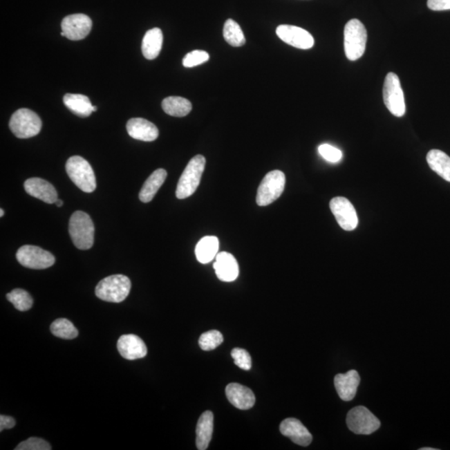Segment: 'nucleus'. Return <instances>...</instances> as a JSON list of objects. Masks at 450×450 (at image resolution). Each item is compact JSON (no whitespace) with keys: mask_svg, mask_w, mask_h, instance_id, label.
Listing matches in <instances>:
<instances>
[{"mask_svg":"<svg viewBox=\"0 0 450 450\" xmlns=\"http://www.w3.org/2000/svg\"><path fill=\"white\" fill-rule=\"evenodd\" d=\"M60 35H62L63 37H66V34H64L63 31L62 32V33H60Z\"/></svg>","mask_w":450,"mask_h":450,"instance_id":"nucleus-42","label":"nucleus"},{"mask_svg":"<svg viewBox=\"0 0 450 450\" xmlns=\"http://www.w3.org/2000/svg\"><path fill=\"white\" fill-rule=\"evenodd\" d=\"M50 330L56 337L64 339H74L79 335L74 324L66 319L55 320L51 324Z\"/></svg>","mask_w":450,"mask_h":450,"instance_id":"nucleus-29","label":"nucleus"},{"mask_svg":"<svg viewBox=\"0 0 450 450\" xmlns=\"http://www.w3.org/2000/svg\"><path fill=\"white\" fill-rule=\"evenodd\" d=\"M209 59V55L204 50H194L185 56L183 66L193 68L204 64Z\"/></svg>","mask_w":450,"mask_h":450,"instance_id":"nucleus-33","label":"nucleus"},{"mask_svg":"<svg viewBox=\"0 0 450 450\" xmlns=\"http://www.w3.org/2000/svg\"><path fill=\"white\" fill-rule=\"evenodd\" d=\"M220 249V241L216 236H205L198 241L196 248L198 261L209 263L216 259Z\"/></svg>","mask_w":450,"mask_h":450,"instance_id":"nucleus-24","label":"nucleus"},{"mask_svg":"<svg viewBox=\"0 0 450 450\" xmlns=\"http://www.w3.org/2000/svg\"><path fill=\"white\" fill-rule=\"evenodd\" d=\"M226 396L229 402L238 409H250L255 404V396L252 391L244 385L232 383L227 385Z\"/></svg>","mask_w":450,"mask_h":450,"instance_id":"nucleus-17","label":"nucleus"},{"mask_svg":"<svg viewBox=\"0 0 450 450\" xmlns=\"http://www.w3.org/2000/svg\"><path fill=\"white\" fill-rule=\"evenodd\" d=\"M429 167L444 180L450 182V157L439 149H432L428 153Z\"/></svg>","mask_w":450,"mask_h":450,"instance_id":"nucleus-25","label":"nucleus"},{"mask_svg":"<svg viewBox=\"0 0 450 450\" xmlns=\"http://www.w3.org/2000/svg\"><path fill=\"white\" fill-rule=\"evenodd\" d=\"M167 178V172L164 169L156 170L148 178L140 192V200L143 203L151 201Z\"/></svg>","mask_w":450,"mask_h":450,"instance_id":"nucleus-23","label":"nucleus"},{"mask_svg":"<svg viewBox=\"0 0 450 450\" xmlns=\"http://www.w3.org/2000/svg\"><path fill=\"white\" fill-rule=\"evenodd\" d=\"M435 449H433V448H422V449H420V450H435Z\"/></svg>","mask_w":450,"mask_h":450,"instance_id":"nucleus-40","label":"nucleus"},{"mask_svg":"<svg viewBox=\"0 0 450 450\" xmlns=\"http://www.w3.org/2000/svg\"><path fill=\"white\" fill-rule=\"evenodd\" d=\"M127 131L133 139L151 142L159 137V129L150 121L142 118H133L128 121Z\"/></svg>","mask_w":450,"mask_h":450,"instance_id":"nucleus-18","label":"nucleus"},{"mask_svg":"<svg viewBox=\"0 0 450 450\" xmlns=\"http://www.w3.org/2000/svg\"><path fill=\"white\" fill-rule=\"evenodd\" d=\"M20 265L28 269H48L55 263V258L48 251L34 245H24L16 254Z\"/></svg>","mask_w":450,"mask_h":450,"instance_id":"nucleus-10","label":"nucleus"},{"mask_svg":"<svg viewBox=\"0 0 450 450\" xmlns=\"http://www.w3.org/2000/svg\"><path fill=\"white\" fill-rule=\"evenodd\" d=\"M276 34L283 42L300 50H310L315 46L313 36L302 28L282 24L276 28Z\"/></svg>","mask_w":450,"mask_h":450,"instance_id":"nucleus-12","label":"nucleus"},{"mask_svg":"<svg viewBox=\"0 0 450 450\" xmlns=\"http://www.w3.org/2000/svg\"><path fill=\"white\" fill-rule=\"evenodd\" d=\"M118 350L123 358L135 360L144 358L147 355V347L139 336L124 335L118 340Z\"/></svg>","mask_w":450,"mask_h":450,"instance_id":"nucleus-14","label":"nucleus"},{"mask_svg":"<svg viewBox=\"0 0 450 450\" xmlns=\"http://www.w3.org/2000/svg\"><path fill=\"white\" fill-rule=\"evenodd\" d=\"M319 155L330 163H338L342 159V152L330 144H324L319 147Z\"/></svg>","mask_w":450,"mask_h":450,"instance_id":"nucleus-35","label":"nucleus"},{"mask_svg":"<svg viewBox=\"0 0 450 450\" xmlns=\"http://www.w3.org/2000/svg\"><path fill=\"white\" fill-rule=\"evenodd\" d=\"M206 160L203 156H194L186 166L178 180L176 197L180 200L191 196L200 184L203 173L205 171Z\"/></svg>","mask_w":450,"mask_h":450,"instance_id":"nucleus-4","label":"nucleus"},{"mask_svg":"<svg viewBox=\"0 0 450 450\" xmlns=\"http://www.w3.org/2000/svg\"><path fill=\"white\" fill-rule=\"evenodd\" d=\"M66 172L71 180L85 193L94 192L96 189V178L91 164L84 158L73 156L68 160Z\"/></svg>","mask_w":450,"mask_h":450,"instance_id":"nucleus-5","label":"nucleus"},{"mask_svg":"<svg viewBox=\"0 0 450 450\" xmlns=\"http://www.w3.org/2000/svg\"><path fill=\"white\" fill-rule=\"evenodd\" d=\"M285 174L281 170H273L268 173L258 189L257 205L267 206L277 200L285 190Z\"/></svg>","mask_w":450,"mask_h":450,"instance_id":"nucleus-7","label":"nucleus"},{"mask_svg":"<svg viewBox=\"0 0 450 450\" xmlns=\"http://www.w3.org/2000/svg\"><path fill=\"white\" fill-rule=\"evenodd\" d=\"M131 281L124 274H115L104 278L95 288L97 297L104 301L120 303L128 297Z\"/></svg>","mask_w":450,"mask_h":450,"instance_id":"nucleus-3","label":"nucleus"},{"mask_svg":"<svg viewBox=\"0 0 450 450\" xmlns=\"http://www.w3.org/2000/svg\"><path fill=\"white\" fill-rule=\"evenodd\" d=\"M162 108L169 115L185 117L192 111V104L187 99L178 96L167 97L162 102Z\"/></svg>","mask_w":450,"mask_h":450,"instance_id":"nucleus-27","label":"nucleus"},{"mask_svg":"<svg viewBox=\"0 0 450 450\" xmlns=\"http://www.w3.org/2000/svg\"><path fill=\"white\" fill-rule=\"evenodd\" d=\"M163 40V33L159 28H153L146 32L142 42V53L146 59H155L159 56Z\"/></svg>","mask_w":450,"mask_h":450,"instance_id":"nucleus-22","label":"nucleus"},{"mask_svg":"<svg viewBox=\"0 0 450 450\" xmlns=\"http://www.w3.org/2000/svg\"><path fill=\"white\" fill-rule=\"evenodd\" d=\"M383 98L385 106L396 117H403L406 112L404 95L400 80L395 73H388L385 77L383 88Z\"/></svg>","mask_w":450,"mask_h":450,"instance_id":"nucleus-8","label":"nucleus"},{"mask_svg":"<svg viewBox=\"0 0 450 450\" xmlns=\"http://www.w3.org/2000/svg\"><path fill=\"white\" fill-rule=\"evenodd\" d=\"M16 421L14 418L6 415L0 416V431L5 429H13L15 426Z\"/></svg>","mask_w":450,"mask_h":450,"instance_id":"nucleus-37","label":"nucleus"},{"mask_svg":"<svg viewBox=\"0 0 450 450\" xmlns=\"http://www.w3.org/2000/svg\"><path fill=\"white\" fill-rule=\"evenodd\" d=\"M224 37L226 42L233 47H241L245 44V37L242 28L234 20L229 19L225 24Z\"/></svg>","mask_w":450,"mask_h":450,"instance_id":"nucleus-28","label":"nucleus"},{"mask_svg":"<svg viewBox=\"0 0 450 450\" xmlns=\"http://www.w3.org/2000/svg\"><path fill=\"white\" fill-rule=\"evenodd\" d=\"M427 5L433 11L450 10V0H428Z\"/></svg>","mask_w":450,"mask_h":450,"instance_id":"nucleus-36","label":"nucleus"},{"mask_svg":"<svg viewBox=\"0 0 450 450\" xmlns=\"http://www.w3.org/2000/svg\"><path fill=\"white\" fill-rule=\"evenodd\" d=\"M68 232L76 248L87 250L92 248L95 241V225L91 216L83 212L72 214Z\"/></svg>","mask_w":450,"mask_h":450,"instance_id":"nucleus-1","label":"nucleus"},{"mask_svg":"<svg viewBox=\"0 0 450 450\" xmlns=\"http://www.w3.org/2000/svg\"><path fill=\"white\" fill-rule=\"evenodd\" d=\"M214 415L212 411H205L198 419L196 427V446L198 450L209 447L212 439Z\"/></svg>","mask_w":450,"mask_h":450,"instance_id":"nucleus-21","label":"nucleus"},{"mask_svg":"<svg viewBox=\"0 0 450 450\" xmlns=\"http://www.w3.org/2000/svg\"><path fill=\"white\" fill-rule=\"evenodd\" d=\"M62 28L67 39L77 41L86 38L91 33L92 20L84 14L68 15L62 20Z\"/></svg>","mask_w":450,"mask_h":450,"instance_id":"nucleus-13","label":"nucleus"},{"mask_svg":"<svg viewBox=\"0 0 450 450\" xmlns=\"http://www.w3.org/2000/svg\"><path fill=\"white\" fill-rule=\"evenodd\" d=\"M360 384V377L356 371H350L346 374H339L335 377V386L339 398L350 401L355 398Z\"/></svg>","mask_w":450,"mask_h":450,"instance_id":"nucleus-20","label":"nucleus"},{"mask_svg":"<svg viewBox=\"0 0 450 450\" xmlns=\"http://www.w3.org/2000/svg\"><path fill=\"white\" fill-rule=\"evenodd\" d=\"M344 52L348 60L355 62L366 51L367 30L359 19H351L344 27Z\"/></svg>","mask_w":450,"mask_h":450,"instance_id":"nucleus-2","label":"nucleus"},{"mask_svg":"<svg viewBox=\"0 0 450 450\" xmlns=\"http://www.w3.org/2000/svg\"><path fill=\"white\" fill-rule=\"evenodd\" d=\"M231 356L234 360V364L242 370L250 371L252 366V359H251L249 352L244 348H234L231 352Z\"/></svg>","mask_w":450,"mask_h":450,"instance_id":"nucleus-32","label":"nucleus"},{"mask_svg":"<svg viewBox=\"0 0 450 450\" xmlns=\"http://www.w3.org/2000/svg\"><path fill=\"white\" fill-rule=\"evenodd\" d=\"M3 216H5V212L1 209H0V216L3 217Z\"/></svg>","mask_w":450,"mask_h":450,"instance_id":"nucleus-39","label":"nucleus"},{"mask_svg":"<svg viewBox=\"0 0 450 450\" xmlns=\"http://www.w3.org/2000/svg\"><path fill=\"white\" fill-rule=\"evenodd\" d=\"M24 189L30 196L39 198L47 204H55L58 200V194L54 186L43 178H28L24 182Z\"/></svg>","mask_w":450,"mask_h":450,"instance_id":"nucleus-15","label":"nucleus"},{"mask_svg":"<svg viewBox=\"0 0 450 450\" xmlns=\"http://www.w3.org/2000/svg\"><path fill=\"white\" fill-rule=\"evenodd\" d=\"M15 450H51L52 447L47 441L40 438H30L26 441L21 442Z\"/></svg>","mask_w":450,"mask_h":450,"instance_id":"nucleus-34","label":"nucleus"},{"mask_svg":"<svg viewBox=\"0 0 450 450\" xmlns=\"http://www.w3.org/2000/svg\"><path fill=\"white\" fill-rule=\"evenodd\" d=\"M224 342V337L218 330H210L202 334L198 344L203 350L210 351L214 350Z\"/></svg>","mask_w":450,"mask_h":450,"instance_id":"nucleus-31","label":"nucleus"},{"mask_svg":"<svg viewBox=\"0 0 450 450\" xmlns=\"http://www.w3.org/2000/svg\"><path fill=\"white\" fill-rule=\"evenodd\" d=\"M214 269L217 277L224 282L234 281L238 277L239 269L236 259L228 252H220L216 258Z\"/></svg>","mask_w":450,"mask_h":450,"instance_id":"nucleus-19","label":"nucleus"},{"mask_svg":"<svg viewBox=\"0 0 450 450\" xmlns=\"http://www.w3.org/2000/svg\"><path fill=\"white\" fill-rule=\"evenodd\" d=\"M12 133L19 139H28L39 135L42 121L37 113L28 109H19L12 115L10 121Z\"/></svg>","mask_w":450,"mask_h":450,"instance_id":"nucleus-6","label":"nucleus"},{"mask_svg":"<svg viewBox=\"0 0 450 450\" xmlns=\"http://www.w3.org/2000/svg\"><path fill=\"white\" fill-rule=\"evenodd\" d=\"M97 108L96 106L93 107V112H96L97 111Z\"/></svg>","mask_w":450,"mask_h":450,"instance_id":"nucleus-41","label":"nucleus"},{"mask_svg":"<svg viewBox=\"0 0 450 450\" xmlns=\"http://www.w3.org/2000/svg\"><path fill=\"white\" fill-rule=\"evenodd\" d=\"M64 104L80 117H88L93 113V105L87 96L79 94H66L64 96Z\"/></svg>","mask_w":450,"mask_h":450,"instance_id":"nucleus-26","label":"nucleus"},{"mask_svg":"<svg viewBox=\"0 0 450 450\" xmlns=\"http://www.w3.org/2000/svg\"><path fill=\"white\" fill-rule=\"evenodd\" d=\"M7 299L13 303L16 310L19 311H28L33 306V299L27 291L21 289H16L11 291L6 295Z\"/></svg>","mask_w":450,"mask_h":450,"instance_id":"nucleus-30","label":"nucleus"},{"mask_svg":"<svg viewBox=\"0 0 450 450\" xmlns=\"http://www.w3.org/2000/svg\"><path fill=\"white\" fill-rule=\"evenodd\" d=\"M283 436L290 438L296 444L308 446L311 444L313 437L307 428L299 420L289 418L283 421L279 427Z\"/></svg>","mask_w":450,"mask_h":450,"instance_id":"nucleus-16","label":"nucleus"},{"mask_svg":"<svg viewBox=\"0 0 450 450\" xmlns=\"http://www.w3.org/2000/svg\"><path fill=\"white\" fill-rule=\"evenodd\" d=\"M330 207L343 229L352 231L356 229L359 223L358 216L350 200L344 197H335L330 201Z\"/></svg>","mask_w":450,"mask_h":450,"instance_id":"nucleus-11","label":"nucleus"},{"mask_svg":"<svg viewBox=\"0 0 450 450\" xmlns=\"http://www.w3.org/2000/svg\"><path fill=\"white\" fill-rule=\"evenodd\" d=\"M55 204H56V205L58 206V207H62V206L63 205L64 203H63L62 200H59V198H58V200H57V201L55 202Z\"/></svg>","mask_w":450,"mask_h":450,"instance_id":"nucleus-38","label":"nucleus"},{"mask_svg":"<svg viewBox=\"0 0 450 450\" xmlns=\"http://www.w3.org/2000/svg\"><path fill=\"white\" fill-rule=\"evenodd\" d=\"M346 422L348 429L356 435H371L380 427L378 418L364 406L352 409L348 413Z\"/></svg>","mask_w":450,"mask_h":450,"instance_id":"nucleus-9","label":"nucleus"}]
</instances>
